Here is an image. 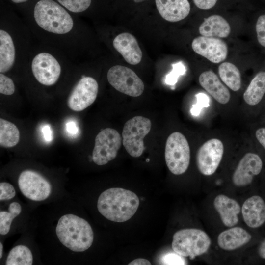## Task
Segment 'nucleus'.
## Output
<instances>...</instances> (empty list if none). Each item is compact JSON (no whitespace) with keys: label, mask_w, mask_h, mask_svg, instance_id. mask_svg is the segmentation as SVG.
<instances>
[{"label":"nucleus","mask_w":265,"mask_h":265,"mask_svg":"<svg viewBox=\"0 0 265 265\" xmlns=\"http://www.w3.org/2000/svg\"><path fill=\"white\" fill-rule=\"evenodd\" d=\"M57 1L38 0L25 21L39 43L54 48L77 61L80 45L79 21Z\"/></svg>","instance_id":"obj_1"},{"label":"nucleus","mask_w":265,"mask_h":265,"mask_svg":"<svg viewBox=\"0 0 265 265\" xmlns=\"http://www.w3.org/2000/svg\"><path fill=\"white\" fill-rule=\"evenodd\" d=\"M33 37L25 22L14 17H1L0 73H7L19 64L26 65L34 47Z\"/></svg>","instance_id":"obj_2"},{"label":"nucleus","mask_w":265,"mask_h":265,"mask_svg":"<svg viewBox=\"0 0 265 265\" xmlns=\"http://www.w3.org/2000/svg\"><path fill=\"white\" fill-rule=\"evenodd\" d=\"M139 205L138 196L132 191L122 188H111L103 192L97 201L100 213L107 219L125 222L135 213Z\"/></svg>","instance_id":"obj_3"},{"label":"nucleus","mask_w":265,"mask_h":265,"mask_svg":"<svg viewBox=\"0 0 265 265\" xmlns=\"http://www.w3.org/2000/svg\"><path fill=\"white\" fill-rule=\"evenodd\" d=\"M56 234L63 245L75 252L86 250L93 241V232L89 223L72 214H65L60 218Z\"/></svg>","instance_id":"obj_4"},{"label":"nucleus","mask_w":265,"mask_h":265,"mask_svg":"<svg viewBox=\"0 0 265 265\" xmlns=\"http://www.w3.org/2000/svg\"><path fill=\"white\" fill-rule=\"evenodd\" d=\"M211 240L204 231L195 228L184 229L173 236L172 248L178 254L193 259L206 253Z\"/></svg>","instance_id":"obj_5"},{"label":"nucleus","mask_w":265,"mask_h":265,"mask_svg":"<svg viewBox=\"0 0 265 265\" xmlns=\"http://www.w3.org/2000/svg\"><path fill=\"white\" fill-rule=\"evenodd\" d=\"M165 159L167 167L175 175H181L187 169L190 159V151L186 137L179 132L171 133L167 138Z\"/></svg>","instance_id":"obj_6"},{"label":"nucleus","mask_w":265,"mask_h":265,"mask_svg":"<svg viewBox=\"0 0 265 265\" xmlns=\"http://www.w3.org/2000/svg\"><path fill=\"white\" fill-rule=\"evenodd\" d=\"M151 122L147 118L137 116L128 120L124 124L122 143L131 156L140 157L144 150L143 139L151 128Z\"/></svg>","instance_id":"obj_7"},{"label":"nucleus","mask_w":265,"mask_h":265,"mask_svg":"<svg viewBox=\"0 0 265 265\" xmlns=\"http://www.w3.org/2000/svg\"><path fill=\"white\" fill-rule=\"evenodd\" d=\"M122 137L115 129L106 128L96 136L92 152V160L98 165H103L114 159L120 148Z\"/></svg>","instance_id":"obj_8"},{"label":"nucleus","mask_w":265,"mask_h":265,"mask_svg":"<svg viewBox=\"0 0 265 265\" xmlns=\"http://www.w3.org/2000/svg\"><path fill=\"white\" fill-rule=\"evenodd\" d=\"M107 79L109 84L120 92L132 97L141 95L144 88L143 81L132 69L115 65L108 70Z\"/></svg>","instance_id":"obj_9"},{"label":"nucleus","mask_w":265,"mask_h":265,"mask_svg":"<svg viewBox=\"0 0 265 265\" xmlns=\"http://www.w3.org/2000/svg\"><path fill=\"white\" fill-rule=\"evenodd\" d=\"M99 89L93 77L82 75L71 90L67 100L68 107L75 111H81L95 101Z\"/></svg>","instance_id":"obj_10"},{"label":"nucleus","mask_w":265,"mask_h":265,"mask_svg":"<svg viewBox=\"0 0 265 265\" xmlns=\"http://www.w3.org/2000/svg\"><path fill=\"white\" fill-rule=\"evenodd\" d=\"M18 186L25 196L36 201L47 199L52 190L49 182L40 174L31 170H26L21 173Z\"/></svg>","instance_id":"obj_11"},{"label":"nucleus","mask_w":265,"mask_h":265,"mask_svg":"<svg viewBox=\"0 0 265 265\" xmlns=\"http://www.w3.org/2000/svg\"><path fill=\"white\" fill-rule=\"evenodd\" d=\"M224 153L222 141L213 138L205 142L196 154V164L199 171L205 176L212 175L217 169Z\"/></svg>","instance_id":"obj_12"},{"label":"nucleus","mask_w":265,"mask_h":265,"mask_svg":"<svg viewBox=\"0 0 265 265\" xmlns=\"http://www.w3.org/2000/svg\"><path fill=\"white\" fill-rule=\"evenodd\" d=\"M191 46L196 53L214 63L224 61L227 56V44L218 38L198 36L193 39Z\"/></svg>","instance_id":"obj_13"},{"label":"nucleus","mask_w":265,"mask_h":265,"mask_svg":"<svg viewBox=\"0 0 265 265\" xmlns=\"http://www.w3.org/2000/svg\"><path fill=\"white\" fill-rule=\"evenodd\" d=\"M262 159L256 153H246L239 162L233 176L232 181L237 186H247L252 182L254 177L262 171Z\"/></svg>","instance_id":"obj_14"},{"label":"nucleus","mask_w":265,"mask_h":265,"mask_svg":"<svg viewBox=\"0 0 265 265\" xmlns=\"http://www.w3.org/2000/svg\"><path fill=\"white\" fill-rule=\"evenodd\" d=\"M241 212L244 222L250 228H258L265 223V202L259 195L247 198L243 204Z\"/></svg>","instance_id":"obj_15"},{"label":"nucleus","mask_w":265,"mask_h":265,"mask_svg":"<svg viewBox=\"0 0 265 265\" xmlns=\"http://www.w3.org/2000/svg\"><path fill=\"white\" fill-rule=\"evenodd\" d=\"M113 46L129 64L136 65L140 62L142 53L136 38L129 33L118 34L114 39Z\"/></svg>","instance_id":"obj_16"},{"label":"nucleus","mask_w":265,"mask_h":265,"mask_svg":"<svg viewBox=\"0 0 265 265\" xmlns=\"http://www.w3.org/2000/svg\"><path fill=\"white\" fill-rule=\"evenodd\" d=\"M155 3L161 16L171 22L185 19L190 10L188 0H155Z\"/></svg>","instance_id":"obj_17"},{"label":"nucleus","mask_w":265,"mask_h":265,"mask_svg":"<svg viewBox=\"0 0 265 265\" xmlns=\"http://www.w3.org/2000/svg\"><path fill=\"white\" fill-rule=\"evenodd\" d=\"M199 82L201 86L218 103L225 104L229 101L230 93L229 90L212 71H207L201 74Z\"/></svg>","instance_id":"obj_18"},{"label":"nucleus","mask_w":265,"mask_h":265,"mask_svg":"<svg viewBox=\"0 0 265 265\" xmlns=\"http://www.w3.org/2000/svg\"><path fill=\"white\" fill-rule=\"evenodd\" d=\"M213 205L225 226L232 227L237 224L241 208L235 200L220 194L215 198Z\"/></svg>","instance_id":"obj_19"},{"label":"nucleus","mask_w":265,"mask_h":265,"mask_svg":"<svg viewBox=\"0 0 265 265\" xmlns=\"http://www.w3.org/2000/svg\"><path fill=\"white\" fill-rule=\"evenodd\" d=\"M252 236L240 227H234L222 232L218 236L217 243L224 250L232 251L248 243Z\"/></svg>","instance_id":"obj_20"},{"label":"nucleus","mask_w":265,"mask_h":265,"mask_svg":"<svg viewBox=\"0 0 265 265\" xmlns=\"http://www.w3.org/2000/svg\"><path fill=\"white\" fill-rule=\"evenodd\" d=\"M199 31L203 36L225 38L229 35L231 28L223 17L213 15L204 19L199 26Z\"/></svg>","instance_id":"obj_21"},{"label":"nucleus","mask_w":265,"mask_h":265,"mask_svg":"<svg viewBox=\"0 0 265 265\" xmlns=\"http://www.w3.org/2000/svg\"><path fill=\"white\" fill-rule=\"evenodd\" d=\"M265 93V72H260L251 81L243 94V99L248 105L255 106L262 100Z\"/></svg>","instance_id":"obj_22"},{"label":"nucleus","mask_w":265,"mask_h":265,"mask_svg":"<svg viewBox=\"0 0 265 265\" xmlns=\"http://www.w3.org/2000/svg\"><path fill=\"white\" fill-rule=\"evenodd\" d=\"M218 73L222 81L233 91H237L240 88V73L234 64L228 62L221 63L218 67Z\"/></svg>","instance_id":"obj_23"},{"label":"nucleus","mask_w":265,"mask_h":265,"mask_svg":"<svg viewBox=\"0 0 265 265\" xmlns=\"http://www.w3.org/2000/svg\"><path fill=\"white\" fill-rule=\"evenodd\" d=\"M20 139V132L17 126L11 122L0 119V145L5 148L16 146Z\"/></svg>","instance_id":"obj_24"},{"label":"nucleus","mask_w":265,"mask_h":265,"mask_svg":"<svg viewBox=\"0 0 265 265\" xmlns=\"http://www.w3.org/2000/svg\"><path fill=\"white\" fill-rule=\"evenodd\" d=\"M33 256L30 249L23 245L13 247L9 252L6 261V265H31Z\"/></svg>","instance_id":"obj_25"},{"label":"nucleus","mask_w":265,"mask_h":265,"mask_svg":"<svg viewBox=\"0 0 265 265\" xmlns=\"http://www.w3.org/2000/svg\"><path fill=\"white\" fill-rule=\"evenodd\" d=\"M21 205L17 202H12L9 206L8 212H0V234L6 235L9 231L13 219L21 212Z\"/></svg>","instance_id":"obj_26"},{"label":"nucleus","mask_w":265,"mask_h":265,"mask_svg":"<svg viewBox=\"0 0 265 265\" xmlns=\"http://www.w3.org/2000/svg\"><path fill=\"white\" fill-rule=\"evenodd\" d=\"M60 4L73 14H80L87 10L92 0H56Z\"/></svg>","instance_id":"obj_27"},{"label":"nucleus","mask_w":265,"mask_h":265,"mask_svg":"<svg viewBox=\"0 0 265 265\" xmlns=\"http://www.w3.org/2000/svg\"><path fill=\"white\" fill-rule=\"evenodd\" d=\"M172 66V70L166 76L165 82L167 85L174 86L177 82L179 76L185 74L186 69L182 62L173 64Z\"/></svg>","instance_id":"obj_28"},{"label":"nucleus","mask_w":265,"mask_h":265,"mask_svg":"<svg viewBox=\"0 0 265 265\" xmlns=\"http://www.w3.org/2000/svg\"><path fill=\"white\" fill-rule=\"evenodd\" d=\"M197 102L193 105L190 110L191 115L197 116L199 115L203 108L209 106V98L203 93H198L196 95Z\"/></svg>","instance_id":"obj_29"},{"label":"nucleus","mask_w":265,"mask_h":265,"mask_svg":"<svg viewBox=\"0 0 265 265\" xmlns=\"http://www.w3.org/2000/svg\"><path fill=\"white\" fill-rule=\"evenodd\" d=\"M15 91L13 80L4 73H0V93L5 95H11Z\"/></svg>","instance_id":"obj_30"},{"label":"nucleus","mask_w":265,"mask_h":265,"mask_svg":"<svg viewBox=\"0 0 265 265\" xmlns=\"http://www.w3.org/2000/svg\"><path fill=\"white\" fill-rule=\"evenodd\" d=\"M161 262L163 265H186V260L182 256L174 251L169 252L163 255Z\"/></svg>","instance_id":"obj_31"},{"label":"nucleus","mask_w":265,"mask_h":265,"mask_svg":"<svg viewBox=\"0 0 265 265\" xmlns=\"http://www.w3.org/2000/svg\"><path fill=\"white\" fill-rule=\"evenodd\" d=\"M16 195L15 190L12 185L7 182L0 183V200H7Z\"/></svg>","instance_id":"obj_32"},{"label":"nucleus","mask_w":265,"mask_h":265,"mask_svg":"<svg viewBox=\"0 0 265 265\" xmlns=\"http://www.w3.org/2000/svg\"><path fill=\"white\" fill-rule=\"evenodd\" d=\"M258 42L265 47V15L259 17L256 25Z\"/></svg>","instance_id":"obj_33"},{"label":"nucleus","mask_w":265,"mask_h":265,"mask_svg":"<svg viewBox=\"0 0 265 265\" xmlns=\"http://www.w3.org/2000/svg\"><path fill=\"white\" fill-rule=\"evenodd\" d=\"M195 5L199 9L208 10L212 8L218 0H193Z\"/></svg>","instance_id":"obj_34"},{"label":"nucleus","mask_w":265,"mask_h":265,"mask_svg":"<svg viewBox=\"0 0 265 265\" xmlns=\"http://www.w3.org/2000/svg\"><path fill=\"white\" fill-rule=\"evenodd\" d=\"M255 135L258 142L265 150V127H261L257 129Z\"/></svg>","instance_id":"obj_35"},{"label":"nucleus","mask_w":265,"mask_h":265,"mask_svg":"<svg viewBox=\"0 0 265 265\" xmlns=\"http://www.w3.org/2000/svg\"><path fill=\"white\" fill-rule=\"evenodd\" d=\"M67 132L71 135H75L78 133V128L76 123L72 120L68 121L65 126Z\"/></svg>","instance_id":"obj_36"},{"label":"nucleus","mask_w":265,"mask_h":265,"mask_svg":"<svg viewBox=\"0 0 265 265\" xmlns=\"http://www.w3.org/2000/svg\"><path fill=\"white\" fill-rule=\"evenodd\" d=\"M42 132L44 139L47 141H51L52 140V132L48 125H45L42 128Z\"/></svg>","instance_id":"obj_37"},{"label":"nucleus","mask_w":265,"mask_h":265,"mask_svg":"<svg viewBox=\"0 0 265 265\" xmlns=\"http://www.w3.org/2000/svg\"><path fill=\"white\" fill-rule=\"evenodd\" d=\"M129 265H151V262L147 259L138 258L131 262Z\"/></svg>","instance_id":"obj_38"},{"label":"nucleus","mask_w":265,"mask_h":265,"mask_svg":"<svg viewBox=\"0 0 265 265\" xmlns=\"http://www.w3.org/2000/svg\"><path fill=\"white\" fill-rule=\"evenodd\" d=\"M258 253L262 259L265 260V239L259 245Z\"/></svg>","instance_id":"obj_39"},{"label":"nucleus","mask_w":265,"mask_h":265,"mask_svg":"<svg viewBox=\"0 0 265 265\" xmlns=\"http://www.w3.org/2000/svg\"><path fill=\"white\" fill-rule=\"evenodd\" d=\"M13 3L15 4H21L25 3L29 0H10Z\"/></svg>","instance_id":"obj_40"},{"label":"nucleus","mask_w":265,"mask_h":265,"mask_svg":"<svg viewBox=\"0 0 265 265\" xmlns=\"http://www.w3.org/2000/svg\"><path fill=\"white\" fill-rule=\"evenodd\" d=\"M3 245L1 242H0V258H1L2 256Z\"/></svg>","instance_id":"obj_41"},{"label":"nucleus","mask_w":265,"mask_h":265,"mask_svg":"<svg viewBox=\"0 0 265 265\" xmlns=\"http://www.w3.org/2000/svg\"><path fill=\"white\" fill-rule=\"evenodd\" d=\"M135 2H142L143 1H144L145 0H133Z\"/></svg>","instance_id":"obj_42"},{"label":"nucleus","mask_w":265,"mask_h":265,"mask_svg":"<svg viewBox=\"0 0 265 265\" xmlns=\"http://www.w3.org/2000/svg\"><path fill=\"white\" fill-rule=\"evenodd\" d=\"M146 161H147V162H149V159H146Z\"/></svg>","instance_id":"obj_43"}]
</instances>
